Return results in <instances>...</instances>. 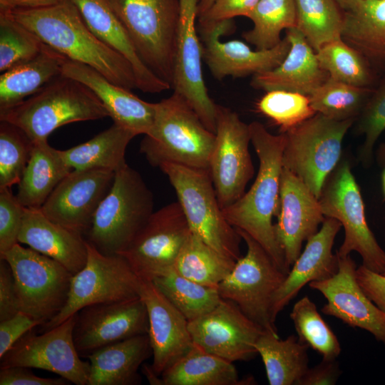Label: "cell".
<instances>
[{
  "mask_svg": "<svg viewBox=\"0 0 385 385\" xmlns=\"http://www.w3.org/2000/svg\"><path fill=\"white\" fill-rule=\"evenodd\" d=\"M9 11L45 44L68 59L91 66L128 90L137 88L130 63L94 35L71 0L44 8Z\"/></svg>",
  "mask_w": 385,
  "mask_h": 385,
  "instance_id": "obj_1",
  "label": "cell"
},
{
  "mask_svg": "<svg viewBox=\"0 0 385 385\" xmlns=\"http://www.w3.org/2000/svg\"><path fill=\"white\" fill-rule=\"evenodd\" d=\"M249 125L251 143L259 160L257 175L250 189L222 212L231 225L256 240L287 274L290 269L277 240L272 222L279 210L284 134L273 135L257 121Z\"/></svg>",
  "mask_w": 385,
  "mask_h": 385,
  "instance_id": "obj_2",
  "label": "cell"
},
{
  "mask_svg": "<svg viewBox=\"0 0 385 385\" xmlns=\"http://www.w3.org/2000/svg\"><path fill=\"white\" fill-rule=\"evenodd\" d=\"M109 117L86 86L61 75L26 100L0 111V121L20 128L33 143L48 140L58 128L74 122Z\"/></svg>",
  "mask_w": 385,
  "mask_h": 385,
  "instance_id": "obj_3",
  "label": "cell"
},
{
  "mask_svg": "<svg viewBox=\"0 0 385 385\" xmlns=\"http://www.w3.org/2000/svg\"><path fill=\"white\" fill-rule=\"evenodd\" d=\"M215 138L186 99L173 92L155 103L153 126L140 151L152 166L170 163L208 170Z\"/></svg>",
  "mask_w": 385,
  "mask_h": 385,
  "instance_id": "obj_4",
  "label": "cell"
},
{
  "mask_svg": "<svg viewBox=\"0 0 385 385\" xmlns=\"http://www.w3.org/2000/svg\"><path fill=\"white\" fill-rule=\"evenodd\" d=\"M151 190L127 163L115 172L113 185L98 206L87 241L107 255L120 254L153 213Z\"/></svg>",
  "mask_w": 385,
  "mask_h": 385,
  "instance_id": "obj_5",
  "label": "cell"
},
{
  "mask_svg": "<svg viewBox=\"0 0 385 385\" xmlns=\"http://www.w3.org/2000/svg\"><path fill=\"white\" fill-rule=\"evenodd\" d=\"M159 168L175 190L191 232L222 255L239 260L242 239L223 214L209 170L170 163Z\"/></svg>",
  "mask_w": 385,
  "mask_h": 385,
  "instance_id": "obj_6",
  "label": "cell"
},
{
  "mask_svg": "<svg viewBox=\"0 0 385 385\" xmlns=\"http://www.w3.org/2000/svg\"><path fill=\"white\" fill-rule=\"evenodd\" d=\"M140 59L170 86L180 0H111Z\"/></svg>",
  "mask_w": 385,
  "mask_h": 385,
  "instance_id": "obj_7",
  "label": "cell"
},
{
  "mask_svg": "<svg viewBox=\"0 0 385 385\" xmlns=\"http://www.w3.org/2000/svg\"><path fill=\"white\" fill-rule=\"evenodd\" d=\"M354 120H336L317 113L283 133V168L318 199L327 179L341 160L343 139Z\"/></svg>",
  "mask_w": 385,
  "mask_h": 385,
  "instance_id": "obj_8",
  "label": "cell"
},
{
  "mask_svg": "<svg viewBox=\"0 0 385 385\" xmlns=\"http://www.w3.org/2000/svg\"><path fill=\"white\" fill-rule=\"evenodd\" d=\"M319 200L324 215L337 220L344 227V239L337 252L338 257L356 252L364 267L383 273L385 252L367 224L360 188L347 160H340L328 177Z\"/></svg>",
  "mask_w": 385,
  "mask_h": 385,
  "instance_id": "obj_9",
  "label": "cell"
},
{
  "mask_svg": "<svg viewBox=\"0 0 385 385\" xmlns=\"http://www.w3.org/2000/svg\"><path fill=\"white\" fill-rule=\"evenodd\" d=\"M247 251L217 287L222 299L234 302L263 330L278 334L271 314L272 298L287 274L248 234L236 229Z\"/></svg>",
  "mask_w": 385,
  "mask_h": 385,
  "instance_id": "obj_10",
  "label": "cell"
},
{
  "mask_svg": "<svg viewBox=\"0 0 385 385\" xmlns=\"http://www.w3.org/2000/svg\"><path fill=\"white\" fill-rule=\"evenodd\" d=\"M87 260L73 274L63 309L42 325L48 330L85 307L139 297L140 279L121 255H107L87 241Z\"/></svg>",
  "mask_w": 385,
  "mask_h": 385,
  "instance_id": "obj_11",
  "label": "cell"
},
{
  "mask_svg": "<svg viewBox=\"0 0 385 385\" xmlns=\"http://www.w3.org/2000/svg\"><path fill=\"white\" fill-rule=\"evenodd\" d=\"M0 259L11 269L21 312L45 324L63 309L73 277L64 266L20 243Z\"/></svg>",
  "mask_w": 385,
  "mask_h": 385,
  "instance_id": "obj_12",
  "label": "cell"
},
{
  "mask_svg": "<svg viewBox=\"0 0 385 385\" xmlns=\"http://www.w3.org/2000/svg\"><path fill=\"white\" fill-rule=\"evenodd\" d=\"M215 135L208 170L223 210L244 195L254 175L250 125L237 113L217 104Z\"/></svg>",
  "mask_w": 385,
  "mask_h": 385,
  "instance_id": "obj_13",
  "label": "cell"
},
{
  "mask_svg": "<svg viewBox=\"0 0 385 385\" xmlns=\"http://www.w3.org/2000/svg\"><path fill=\"white\" fill-rule=\"evenodd\" d=\"M76 314L42 334L27 332L0 358V368L40 369L76 385H87L90 362L81 359L73 339Z\"/></svg>",
  "mask_w": 385,
  "mask_h": 385,
  "instance_id": "obj_14",
  "label": "cell"
},
{
  "mask_svg": "<svg viewBox=\"0 0 385 385\" xmlns=\"http://www.w3.org/2000/svg\"><path fill=\"white\" fill-rule=\"evenodd\" d=\"M191 230L183 210L173 202L154 211L120 254L140 279L153 280L173 268Z\"/></svg>",
  "mask_w": 385,
  "mask_h": 385,
  "instance_id": "obj_15",
  "label": "cell"
},
{
  "mask_svg": "<svg viewBox=\"0 0 385 385\" xmlns=\"http://www.w3.org/2000/svg\"><path fill=\"white\" fill-rule=\"evenodd\" d=\"M198 22L202 60L219 81L227 76L242 78L270 71L282 63L290 48L285 36L270 49L252 50L239 40L221 41L222 36L232 31V19Z\"/></svg>",
  "mask_w": 385,
  "mask_h": 385,
  "instance_id": "obj_16",
  "label": "cell"
},
{
  "mask_svg": "<svg viewBox=\"0 0 385 385\" xmlns=\"http://www.w3.org/2000/svg\"><path fill=\"white\" fill-rule=\"evenodd\" d=\"M200 0H180L171 88L183 96L204 125L215 133L217 105L210 97L202 69V50L196 26Z\"/></svg>",
  "mask_w": 385,
  "mask_h": 385,
  "instance_id": "obj_17",
  "label": "cell"
},
{
  "mask_svg": "<svg viewBox=\"0 0 385 385\" xmlns=\"http://www.w3.org/2000/svg\"><path fill=\"white\" fill-rule=\"evenodd\" d=\"M115 172L72 170L55 188L40 210L51 220L86 234L94 215L113 183Z\"/></svg>",
  "mask_w": 385,
  "mask_h": 385,
  "instance_id": "obj_18",
  "label": "cell"
},
{
  "mask_svg": "<svg viewBox=\"0 0 385 385\" xmlns=\"http://www.w3.org/2000/svg\"><path fill=\"white\" fill-rule=\"evenodd\" d=\"M192 342L231 362L252 359L255 343L265 331L234 302L223 299L210 312L188 322Z\"/></svg>",
  "mask_w": 385,
  "mask_h": 385,
  "instance_id": "obj_19",
  "label": "cell"
},
{
  "mask_svg": "<svg viewBox=\"0 0 385 385\" xmlns=\"http://www.w3.org/2000/svg\"><path fill=\"white\" fill-rule=\"evenodd\" d=\"M148 332L147 309L139 297L83 307L76 314L73 339L78 354L87 356L103 346Z\"/></svg>",
  "mask_w": 385,
  "mask_h": 385,
  "instance_id": "obj_20",
  "label": "cell"
},
{
  "mask_svg": "<svg viewBox=\"0 0 385 385\" xmlns=\"http://www.w3.org/2000/svg\"><path fill=\"white\" fill-rule=\"evenodd\" d=\"M356 268L350 255L339 257V269L335 274L309 285L327 299L321 309L323 314L334 317L351 327L367 331L385 344V313L359 285Z\"/></svg>",
  "mask_w": 385,
  "mask_h": 385,
  "instance_id": "obj_21",
  "label": "cell"
},
{
  "mask_svg": "<svg viewBox=\"0 0 385 385\" xmlns=\"http://www.w3.org/2000/svg\"><path fill=\"white\" fill-rule=\"evenodd\" d=\"M280 205L274 225L277 240L290 269L302 252L304 242L318 231L325 218L319 199L293 173L283 168Z\"/></svg>",
  "mask_w": 385,
  "mask_h": 385,
  "instance_id": "obj_22",
  "label": "cell"
},
{
  "mask_svg": "<svg viewBox=\"0 0 385 385\" xmlns=\"http://www.w3.org/2000/svg\"><path fill=\"white\" fill-rule=\"evenodd\" d=\"M139 297L148 313V335L153 352L150 366L159 376L192 346L188 321L152 280L140 279Z\"/></svg>",
  "mask_w": 385,
  "mask_h": 385,
  "instance_id": "obj_23",
  "label": "cell"
},
{
  "mask_svg": "<svg viewBox=\"0 0 385 385\" xmlns=\"http://www.w3.org/2000/svg\"><path fill=\"white\" fill-rule=\"evenodd\" d=\"M341 227L337 220L325 217L321 228L307 240L304 249L273 296L271 314L274 322L278 314L307 284L327 279L337 273L339 257L332 252V247Z\"/></svg>",
  "mask_w": 385,
  "mask_h": 385,
  "instance_id": "obj_24",
  "label": "cell"
},
{
  "mask_svg": "<svg viewBox=\"0 0 385 385\" xmlns=\"http://www.w3.org/2000/svg\"><path fill=\"white\" fill-rule=\"evenodd\" d=\"M61 75L89 88L101 101L113 123L135 135L150 133L155 120V103L140 99L91 66L69 59L63 65Z\"/></svg>",
  "mask_w": 385,
  "mask_h": 385,
  "instance_id": "obj_25",
  "label": "cell"
},
{
  "mask_svg": "<svg viewBox=\"0 0 385 385\" xmlns=\"http://www.w3.org/2000/svg\"><path fill=\"white\" fill-rule=\"evenodd\" d=\"M71 1L94 35L130 63L137 88L145 93H157L171 88L140 59L125 26L113 8L111 0Z\"/></svg>",
  "mask_w": 385,
  "mask_h": 385,
  "instance_id": "obj_26",
  "label": "cell"
},
{
  "mask_svg": "<svg viewBox=\"0 0 385 385\" xmlns=\"http://www.w3.org/2000/svg\"><path fill=\"white\" fill-rule=\"evenodd\" d=\"M289 50L275 68L255 74L250 85L265 92L285 90L309 96L327 80L328 73L320 66L317 53L296 28L286 30Z\"/></svg>",
  "mask_w": 385,
  "mask_h": 385,
  "instance_id": "obj_27",
  "label": "cell"
},
{
  "mask_svg": "<svg viewBox=\"0 0 385 385\" xmlns=\"http://www.w3.org/2000/svg\"><path fill=\"white\" fill-rule=\"evenodd\" d=\"M87 240L48 219L40 209L25 208L19 243L57 261L73 274L87 260Z\"/></svg>",
  "mask_w": 385,
  "mask_h": 385,
  "instance_id": "obj_28",
  "label": "cell"
},
{
  "mask_svg": "<svg viewBox=\"0 0 385 385\" xmlns=\"http://www.w3.org/2000/svg\"><path fill=\"white\" fill-rule=\"evenodd\" d=\"M153 355L148 334L128 338L92 352L87 385H135L138 369Z\"/></svg>",
  "mask_w": 385,
  "mask_h": 385,
  "instance_id": "obj_29",
  "label": "cell"
},
{
  "mask_svg": "<svg viewBox=\"0 0 385 385\" xmlns=\"http://www.w3.org/2000/svg\"><path fill=\"white\" fill-rule=\"evenodd\" d=\"M240 379L233 362L210 354L192 344L190 349L159 376L153 375L152 385H239L250 384Z\"/></svg>",
  "mask_w": 385,
  "mask_h": 385,
  "instance_id": "obj_30",
  "label": "cell"
},
{
  "mask_svg": "<svg viewBox=\"0 0 385 385\" xmlns=\"http://www.w3.org/2000/svg\"><path fill=\"white\" fill-rule=\"evenodd\" d=\"M67 59L44 43L36 56L3 72L0 76V111L19 103L61 76Z\"/></svg>",
  "mask_w": 385,
  "mask_h": 385,
  "instance_id": "obj_31",
  "label": "cell"
},
{
  "mask_svg": "<svg viewBox=\"0 0 385 385\" xmlns=\"http://www.w3.org/2000/svg\"><path fill=\"white\" fill-rule=\"evenodd\" d=\"M71 170L63 160L60 150L51 147L48 140L34 143L16 196L25 207L40 209Z\"/></svg>",
  "mask_w": 385,
  "mask_h": 385,
  "instance_id": "obj_32",
  "label": "cell"
},
{
  "mask_svg": "<svg viewBox=\"0 0 385 385\" xmlns=\"http://www.w3.org/2000/svg\"><path fill=\"white\" fill-rule=\"evenodd\" d=\"M341 38L368 61L385 66V0H359L344 11Z\"/></svg>",
  "mask_w": 385,
  "mask_h": 385,
  "instance_id": "obj_33",
  "label": "cell"
},
{
  "mask_svg": "<svg viewBox=\"0 0 385 385\" xmlns=\"http://www.w3.org/2000/svg\"><path fill=\"white\" fill-rule=\"evenodd\" d=\"M255 348L270 385H297L309 369L308 346L294 334L281 339L278 334L264 331Z\"/></svg>",
  "mask_w": 385,
  "mask_h": 385,
  "instance_id": "obj_34",
  "label": "cell"
},
{
  "mask_svg": "<svg viewBox=\"0 0 385 385\" xmlns=\"http://www.w3.org/2000/svg\"><path fill=\"white\" fill-rule=\"evenodd\" d=\"M135 136L133 132L113 123L88 141L60 152L71 170L105 169L115 172L126 164L125 150Z\"/></svg>",
  "mask_w": 385,
  "mask_h": 385,
  "instance_id": "obj_35",
  "label": "cell"
},
{
  "mask_svg": "<svg viewBox=\"0 0 385 385\" xmlns=\"http://www.w3.org/2000/svg\"><path fill=\"white\" fill-rule=\"evenodd\" d=\"M235 263V261L222 255L191 232L173 269L192 281L217 287Z\"/></svg>",
  "mask_w": 385,
  "mask_h": 385,
  "instance_id": "obj_36",
  "label": "cell"
},
{
  "mask_svg": "<svg viewBox=\"0 0 385 385\" xmlns=\"http://www.w3.org/2000/svg\"><path fill=\"white\" fill-rule=\"evenodd\" d=\"M152 281L188 322L208 313L222 300L217 287L192 281L173 269Z\"/></svg>",
  "mask_w": 385,
  "mask_h": 385,
  "instance_id": "obj_37",
  "label": "cell"
},
{
  "mask_svg": "<svg viewBox=\"0 0 385 385\" xmlns=\"http://www.w3.org/2000/svg\"><path fill=\"white\" fill-rule=\"evenodd\" d=\"M296 28L317 52L341 38L344 11L334 0H294Z\"/></svg>",
  "mask_w": 385,
  "mask_h": 385,
  "instance_id": "obj_38",
  "label": "cell"
},
{
  "mask_svg": "<svg viewBox=\"0 0 385 385\" xmlns=\"http://www.w3.org/2000/svg\"><path fill=\"white\" fill-rule=\"evenodd\" d=\"M247 18L253 27L243 38L257 49H270L282 41L283 30L296 26L294 0H260Z\"/></svg>",
  "mask_w": 385,
  "mask_h": 385,
  "instance_id": "obj_39",
  "label": "cell"
},
{
  "mask_svg": "<svg viewBox=\"0 0 385 385\" xmlns=\"http://www.w3.org/2000/svg\"><path fill=\"white\" fill-rule=\"evenodd\" d=\"M373 90L328 78L309 96L316 113L336 120L356 119Z\"/></svg>",
  "mask_w": 385,
  "mask_h": 385,
  "instance_id": "obj_40",
  "label": "cell"
},
{
  "mask_svg": "<svg viewBox=\"0 0 385 385\" xmlns=\"http://www.w3.org/2000/svg\"><path fill=\"white\" fill-rule=\"evenodd\" d=\"M316 53L329 78L359 87L371 84L374 77L369 61L342 38L327 43Z\"/></svg>",
  "mask_w": 385,
  "mask_h": 385,
  "instance_id": "obj_41",
  "label": "cell"
},
{
  "mask_svg": "<svg viewBox=\"0 0 385 385\" xmlns=\"http://www.w3.org/2000/svg\"><path fill=\"white\" fill-rule=\"evenodd\" d=\"M289 317L301 342L318 352L323 359H337L342 350L339 342L308 296L294 304Z\"/></svg>",
  "mask_w": 385,
  "mask_h": 385,
  "instance_id": "obj_42",
  "label": "cell"
},
{
  "mask_svg": "<svg viewBox=\"0 0 385 385\" xmlns=\"http://www.w3.org/2000/svg\"><path fill=\"white\" fill-rule=\"evenodd\" d=\"M44 43L10 11H0V71L36 56Z\"/></svg>",
  "mask_w": 385,
  "mask_h": 385,
  "instance_id": "obj_43",
  "label": "cell"
},
{
  "mask_svg": "<svg viewBox=\"0 0 385 385\" xmlns=\"http://www.w3.org/2000/svg\"><path fill=\"white\" fill-rule=\"evenodd\" d=\"M257 109L279 127L281 133L298 125L317 113L308 96L285 90H272L257 103Z\"/></svg>",
  "mask_w": 385,
  "mask_h": 385,
  "instance_id": "obj_44",
  "label": "cell"
},
{
  "mask_svg": "<svg viewBox=\"0 0 385 385\" xmlns=\"http://www.w3.org/2000/svg\"><path fill=\"white\" fill-rule=\"evenodd\" d=\"M0 188L19 184L34 143L16 125L0 121Z\"/></svg>",
  "mask_w": 385,
  "mask_h": 385,
  "instance_id": "obj_45",
  "label": "cell"
},
{
  "mask_svg": "<svg viewBox=\"0 0 385 385\" xmlns=\"http://www.w3.org/2000/svg\"><path fill=\"white\" fill-rule=\"evenodd\" d=\"M357 118V131L364 135L359 159L368 166L373 160L374 145L385 130V78L373 91Z\"/></svg>",
  "mask_w": 385,
  "mask_h": 385,
  "instance_id": "obj_46",
  "label": "cell"
},
{
  "mask_svg": "<svg viewBox=\"0 0 385 385\" xmlns=\"http://www.w3.org/2000/svg\"><path fill=\"white\" fill-rule=\"evenodd\" d=\"M25 208L9 188H0V255L19 243Z\"/></svg>",
  "mask_w": 385,
  "mask_h": 385,
  "instance_id": "obj_47",
  "label": "cell"
},
{
  "mask_svg": "<svg viewBox=\"0 0 385 385\" xmlns=\"http://www.w3.org/2000/svg\"><path fill=\"white\" fill-rule=\"evenodd\" d=\"M43 322L20 311L12 317L0 322V358L34 327Z\"/></svg>",
  "mask_w": 385,
  "mask_h": 385,
  "instance_id": "obj_48",
  "label": "cell"
},
{
  "mask_svg": "<svg viewBox=\"0 0 385 385\" xmlns=\"http://www.w3.org/2000/svg\"><path fill=\"white\" fill-rule=\"evenodd\" d=\"M20 311L11 269L5 260L0 259V322L12 317Z\"/></svg>",
  "mask_w": 385,
  "mask_h": 385,
  "instance_id": "obj_49",
  "label": "cell"
},
{
  "mask_svg": "<svg viewBox=\"0 0 385 385\" xmlns=\"http://www.w3.org/2000/svg\"><path fill=\"white\" fill-rule=\"evenodd\" d=\"M260 0H215L210 9L198 17V21L247 17Z\"/></svg>",
  "mask_w": 385,
  "mask_h": 385,
  "instance_id": "obj_50",
  "label": "cell"
},
{
  "mask_svg": "<svg viewBox=\"0 0 385 385\" xmlns=\"http://www.w3.org/2000/svg\"><path fill=\"white\" fill-rule=\"evenodd\" d=\"M24 366L0 368V385H66L70 382L60 376L40 377Z\"/></svg>",
  "mask_w": 385,
  "mask_h": 385,
  "instance_id": "obj_51",
  "label": "cell"
},
{
  "mask_svg": "<svg viewBox=\"0 0 385 385\" xmlns=\"http://www.w3.org/2000/svg\"><path fill=\"white\" fill-rule=\"evenodd\" d=\"M356 279L368 297L385 313V274L363 265L356 268Z\"/></svg>",
  "mask_w": 385,
  "mask_h": 385,
  "instance_id": "obj_52",
  "label": "cell"
},
{
  "mask_svg": "<svg viewBox=\"0 0 385 385\" xmlns=\"http://www.w3.org/2000/svg\"><path fill=\"white\" fill-rule=\"evenodd\" d=\"M342 374L336 359H323L309 368L300 378L297 385H334Z\"/></svg>",
  "mask_w": 385,
  "mask_h": 385,
  "instance_id": "obj_53",
  "label": "cell"
},
{
  "mask_svg": "<svg viewBox=\"0 0 385 385\" xmlns=\"http://www.w3.org/2000/svg\"><path fill=\"white\" fill-rule=\"evenodd\" d=\"M63 0H0V11L18 9H39L56 5Z\"/></svg>",
  "mask_w": 385,
  "mask_h": 385,
  "instance_id": "obj_54",
  "label": "cell"
},
{
  "mask_svg": "<svg viewBox=\"0 0 385 385\" xmlns=\"http://www.w3.org/2000/svg\"><path fill=\"white\" fill-rule=\"evenodd\" d=\"M376 158L377 163L381 167H385V142L380 144L379 146L376 153Z\"/></svg>",
  "mask_w": 385,
  "mask_h": 385,
  "instance_id": "obj_55",
  "label": "cell"
},
{
  "mask_svg": "<svg viewBox=\"0 0 385 385\" xmlns=\"http://www.w3.org/2000/svg\"><path fill=\"white\" fill-rule=\"evenodd\" d=\"M344 11L354 8L359 0H334Z\"/></svg>",
  "mask_w": 385,
  "mask_h": 385,
  "instance_id": "obj_56",
  "label": "cell"
},
{
  "mask_svg": "<svg viewBox=\"0 0 385 385\" xmlns=\"http://www.w3.org/2000/svg\"><path fill=\"white\" fill-rule=\"evenodd\" d=\"M215 0H200L197 9V17L206 12Z\"/></svg>",
  "mask_w": 385,
  "mask_h": 385,
  "instance_id": "obj_57",
  "label": "cell"
},
{
  "mask_svg": "<svg viewBox=\"0 0 385 385\" xmlns=\"http://www.w3.org/2000/svg\"><path fill=\"white\" fill-rule=\"evenodd\" d=\"M381 185H382L383 193L385 197V167L381 175Z\"/></svg>",
  "mask_w": 385,
  "mask_h": 385,
  "instance_id": "obj_58",
  "label": "cell"
},
{
  "mask_svg": "<svg viewBox=\"0 0 385 385\" xmlns=\"http://www.w3.org/2000/svg\"><path fill=\"white\" fill-rule=\"evenodd\" d=\"M382 274H385V268H384V272Z\"/></svg>",
  "mask_w": 385,
  "mask_h": 385,
  "instance_id": "obj_59",
  "label": "cell"
}]
</instances>
